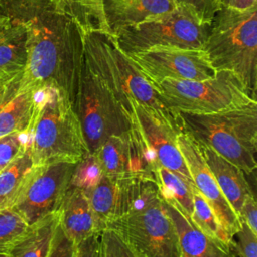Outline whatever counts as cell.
<instances>
[{"instance_id":"30","label":"cell","mask_w":257,"mask_h":257,"mask_svg":"<svg viewBox=\"0 0 257 257\" xmlns=\"http://www.w3.org/2000/svg\"><path fill=\"white\" fill-rule=\"evenodd\" d=\"M99 240L103 257H137L122 239L109 228L99 233Z\"/></svg>"},{"instance_id":"24","label":"cell","mask_w":257,"mask_h":257,"mask_svg":"<svg viewBox=\"0 0 257 257\" xmlns=\"http://www.w3.org/2000/svg\"><path fill=\"white\" fill-rule=\"evenodd\" d=\"M55 7L70 16L83 34L92 31L108 32L101 0H52Z\"/></svg>"},{"instance_id":"10","label":"cell","mask_w":257,"mask_h":257,"mask_svg":"<svg viewBox=\"0 0 257 257\" xmlns=\"http://www.w3.org/2000/svg\"><path fill=\"white\" fill-rule=\"evenodd\" d=\"M78 163L55 162L33 166L9 208L28 225L57 213Z\"/></svg>"},{"instance_id":"34","label":"cell","mask_w":257,"mask_h":257,"mask_svg":"<svg viewBox=\"0 0 257 257\" xmlns=\"http://www.w3.org/2000/svg\"><path fill=\"white\" fill-rule=\"evenodd\" d=\"M99 233L93 234L77 244L76 257H98Z\"/></svg>"},{"instance_id":"33","label":"cell","mask_w":257,"mask_h":257,"mask_svg":"<svg viewBox=\"0 0 257 257\" xmlns=\"http://www.w3.org/2000/svg\"><path fill=\"white\" fill-rule=\"evenodd\" d=\"M239 217L255 234H257V203L253 193H250L245 197Z\"/></svg>"},{"instance_id":"20","label":"cell","mask_w":257,"mask_h":257,"mask_svg":"<svg viewBox=\"0 0 257 257\" xmlns=\"http://www.w3.org/2000/svg\"><path fill=\"white\" fill-rule=\"evenodd\" d=\"M197 144L224 197L239 216L245 197L252 193L244 172L209 147Z\"/></svg>"},{"instance_id":"29","label":"cell","mask_w":257,"mask_h":257,"mask_svg":"<svg viewBox=\"0 0 257 257\" xmlns=\"http://www.w3.org/2000/svg\"><path fill=\"white\" fill-rule=\"evenodd\" d=\"M230 251L234 257H257V234L243 220L232 236Z\"/></svg>"},{"instance_id":"14","label":"cell","mask_w":257,"mask_h":257,"mask_svg":"<svg viewBox=\"0 0 257 257\" xmlns=\"http://www.w3.org/2000/svg\"><path fill=\"white\" fill-rule=\"evenodd\" d=\"M177 142L194 186L207 201L220 225L233 236L241 226V219L224 197L202 157L197 142L181 131L178 133Z\"/></svg>"},{"instance_id":"37","label":"cell","mask_w":257,"mask_h":257,"mask_svg":"<svg viewBox=\"0 0 257 257\" xmlns=\"http://www.w3.org/2000/svg\"><path fill=\"white\" fill-rule=\"evenodd\" d=\"M98 257H103V253H102L101 246H100V240H99V255H98Z\"/></svg>"},{"instance_id":"36","label":"cell","mask_w":257,"mask_h":257,"mask_svg":"<svg viewBox=\"0 0 257 257\" xmlns=\"http://www.w3.org/2000/svg\"><path fill=\"white\" fill-rule=\"evenodd\" d=\"M223 5L238 10H246L257 5V0H223Z\"/></svg>"},{"instance_id":"11","label":"cell","mask_w":257,"mask_h":257,"mask_svg":"<svg viewBox=\"0 0 257 257\" xmlns=\"http://www.w3.org/2000/svg\"><path fill=\"white\" fill-rule=\"evenodd\" d=\"M126 55L151 83L165 79L204 80L216 73L203 49L155 46Z\"/></svg>"},{"instance_id":"7","label":"cell","mask_w":257,"mask_h":257,"mask_svg":"<svg viewBox=\"0 0 257 257\" xmlns=\"http://www.w3.org/2000/svg\"><path fill=\"white\" fill-rule=\"evenodd\" d=\"M172 112L213 113L257 101L232 71L219 70L204 80L165 79L152 83Z\"/></svg>"},{"instance_id":"31","label":"cell","mask_w":257,"mask_h":257,"mask_svg":"<svg viewBox=\"0 0 257 257\" xmlns=\"http://www.w3.org/2000/svg\"><path fill=\"white\" fill-rule=\"evenodd\" d=\"M176 5H186L193 9L199 19L211 25L218 11L223 6V0H174Z\"/></svg>"},{"instance_id":"1","label":"cell","mask_w":257,"mask_h":257,"mask_svg":"<svg viewBox=\"0 0 257 257\" xmlns=\"http://www.w3.org/2000/svg\"><path fill=\"white\" fill-rule=\"evenodd\" d=\"M32 7L28 17L22 18L27 30V58L17 89L53 84L72 102L84 59V34L52 0H35Z\"/></svg>"},{"instance_id":"23","label":"cell","mask_w":257,"mask_h":257,"mask_svg":"<svg viewBox=\"0 0 257 257\" xmlns=\"http://www.w3.org/2000/svg\"><path fill=\"white\" fill-rule=\"evenodd\" d=\"M155 181L164 199L177 207L191 222L193 213V195L190 183L180 175L166 168L159 167L154 171Z\"/></svg>"},{"instance_id":"13","label":"cell","mask_w":257,"mask_h":257,"mask_svg":"<svg viewBox=\"0 0 257 257\" xmlns=\"http://www.w3.org/2000/svg\"><path fill=\"white\" fill-rule=\"evenodd\" d=\"M91 157L101 175L155 180L153 162L136 124L124 135L108 137Z\"/></svg>"},{"instance_id":"17","label":"cell","mask_w":257,"mask_h":257,"mask_svg":"<svg viewBox=\"0 0 257 257\" xmlns=\"http://www.w3.org/2000/svg\"><path fill=\"white\" fill-rule=\"evenodd\" d=\"M161 199L166 213L175 226L181 257H234L229 246L204 234L162 195Z\"/></svg>"},{"instance_id":"27","label":"cell","mask_w":257,"mask_h":257,"mask_svg":"<svg viewBox=\"0 0 257 257\" xmlns=\"http://www.w3.org/2000/svg\"><path fill=\"white\" fill-rule=\"evenodd\" d=\"M28 227L23 219L11 209H0V254H7Z\"/></svg>"},{"instance_id":"12","label":"cell","mask_w":257,"mask_h":257,"mask_svg":"<svg viewBox=\"0 0 257 257\" xmlns=\"http://www.w3.org/2000/svg\"><path fill=\"white\" fill-rule=\"evenodd\" d=\"M130 102L135 124L151 157L154 169L166 168L193 183L178 146V126L136 101Z\"/></svg>"},{"instance_id":"15","label":"cell","mask_w":257,"mask_h":257,"mask_svg":"<svg viewBox=\"0 0 257 257\" xmlns=\"http://www.w3.org/2000/svg\"><path fill=\"white\" fill-rule=\"evenodd\" d=\"M141 179L143 178L111 177L97 172L84 185H79L89 201L99 233L128 209Z\"/></svg>"},{"instance_id":"22","label":"cell","mask_w":257,"mask_h":257,"mask_svg":"<svg viewBox=\"0 0 257 257\" xmlns=\"http://www.w3.org/2000/svg\"><path fill=\"white\" fill-rule=\"evenodd\" d=\"M36 89H16L0 106V137L27 132L30 128L35 107Z\"/></svg>"},{"instance_id":"28","label":"cell","mask_w":257,"mask_h":257,"mask_svg":"<svg viewBox=\"0 0 257 257\" xmlns=\"http://www.w3.org/2000/svg\"><path fill=\"white\" fill-rule=\"evenodd\" d=\"M30 134L27 132H15L0 137V169L20 156L29 145Z\"/></svg>"},{"instance_id":"35","label":"cell","mask_w":257,"mask_h":257,"mask_svg":"<svg viewBox=\"0 0 257 257\" xmlns=\"http://www.w3.org/2000/svg\"><path fill=\"white\" fill-rule=\"evenodd\" d=\"M19 77L0 80V106L17 89Z\"/></svg>"},{"instance_id":"39","label":"cell","mask_w":257,"mask_h":257,"mask_svg":"<svg viewBox=\"0 0 257 257\" xmlns=\"http://www.w3.org/2000/svg\"><path fill=\"white\" fill-rule=\"evenodd\" d=\"M0 172H1V169H0Z\"/></svg>"},{"instance_id":"8","label":"cell","mask_w":257,"mask_h":257,"mask_svg":"<svg viewBox=\"0 0 257 257\" xmlns=\"http://www.w3.org/2000/svg\"><path fill=\"white\" fill-rule=\"evenodd\" d=\"M71 104L81 125L89 156L108 137L124 135L134 128L133 113L122 106L107 86L90 70L84 59Z\"/></svg>"},{"instance_id":"26","label":"cell","mask_w":257,"mask_h":257,"mask_svg":"<svg viewBox=\"0 0 257 257\" xmlns=\"http://www.w3.org/2000/svg\"><path fill=\"white\" fill-rule=\"evenodd\" d=\"M191 190L193 195V213L191 222L207 236L230 247L232 236L220 225L211 207L194 184L191 186Z\"/></svg>"},{"instance_id":"18","label":"cell","mask_w":257,"mask_h":257,"mask_svg":"<svg viewBox=\"0 0 257 257\" xmlns=\"http://www.w3.org/2000/svg\"><path fill=\"white\" fill-rule=\"evenodd\" d=\"M109 33L115 35L123 28L172 11L174 0H101Z\"/></svg>"},{"instance_id":"6","label":"cell","mask_w":257,"mask_h":257,"mask_svg":"<svg viewBox=\"0 0 257 257\" xmlns=\"http://www.w3.org/2000/svg\"><path fill=\"white\" fill-rule=\"evenodd\" d=\"M204 51L215 71L234 72L256 96L257 5L246 10L223 5L213 19Z\"/></svg>"},{"instance_id":"38","label":"cell","mask_w":257,"mask_h":257,"mask_svg":"<svg viewBox=\"0 0 257 257\" xmlns=\"http://www.w3.org/2000/svg\"><path fill=\"white\" fill-rule=\"evenodd\" d=\"M0 257H9L7 254H0Z\"/></svg>"},{"instance_id":"3","label":"cell","mask_w":257,"mask_h":257,"mask_svg":"<svg viewBox=\"0 0 257 257\" xmlns=\"http://www.w3.org/2000/svg\"><path fill=\"white\" fill-rule=\"evenodd\" d=\"M179 132L209 147L245 175L257 168V101L213 112H175Z\"/></svg>"},{"instance_id":"21","label":"cell","mask_w":257,"mask_h":257,"mask_svg":"<svg viewBox=\"0 0 257 257\" xmlns=\"http://www.w3.org/2000/svg\"><path fill=\"white\" fill-rule=\"evenodd\" d=\"M58 225V213H53L30 225L11 246L9 257H47Z\"/></svg>"},{"instance_id":"16","label":"cell","mask_w":257,"mask_h":257,"mask_svg":"<svg viewBox=\"0 0 257 257\" xmlns=\"http://www.w3.org/2000/svg\"><path fill=\"white\" fill-rule=\"evenodd\" d=\"M58 223L76 245L99 233L93 211L82 187L71 182L57 211Z\"/></svg>"},{"instance_id":"4","label":"cell","mask_w":257,"mask_h":257,"mask_svg":"<svg viewBox=\"0 0 257 257\" xmlns=\"http://www.w3.org/2000/svg\"><path fill=\"white\" fill-rule=\"evenodd\" d=\"M83 46L84 60L90 70L130 113V101L134 100L177 125L175 112L163 104L154 85L119 49L112 34L103 31L88 32L84 34Z\"/></svg>"},{"instance_id":"19","label":"cell","mask_w":257,"mask_h":257,"mask_svg":"<svg viewBox=\"0 0 257 257\" xmlns=\"http://www.w3.org/2000/svg\"><path fill=\"white\" fill-rule=\"evenodd\" d=\"M27 30L22 18L0 16V80L21 75L27 58Z\"/></svg>"},{"instance_id":"2","label":"cell","mask_w":257,"mask_h":257,"mask_svg":"<svg viewBox=\"0 0 257 257\" xmlns=\"http://www.w3.org/2000/svg\"><path fill=\"white\" fill-rule=\"evenodd\" d=\"M29 134L35 166L55 162L79 163L89 156L68 95L53 84L36 89Z\"/></svg>"},{"instance_id":"5","label":"cell","mask_w":257,"mask_h":257,"mask_svg":"<svg viewBox=\"0 0 257 257\" xmlns=\"http://www.w3.org/2000/svg\"><path fill=\"white\" fill-rule=\"evenodd\" d=\"M106 228L113 230L137 257H181L175 226L154 179L140 180L128 209Z\"/></svg>"},{"instance_id":"9","label":"cell","mask_w":257,"mask_h":257,"mask_svg":"<svg viewBox=\"0 0 257 257\" xmlns=\"http://www.w3.org/2000/svg\"><path fill=\"white\" fill-rule=\"evenodd\" d=\"M210 27L199 19L193 9L177 5L170 12L123 28L113 36L124 54L155 46L204 50Z\"/></svg>"},{"instance_id":"32","label":"cell","mask_w":257,"mask_h":257,"mask_svg":"<svg viewBox=\"0 0 257 257\" xmlns=\"http://www.w3.org/2000/svg\"><path fill=\"white\" fill-rule=\"evenodd\" d=\"M76 251L77 245L65 235L58 223L47 257H76Z\"/></svg>"},{"instance_id":"25","label":"cell","mask_w":257,"mask_h":257,"mask_svg":"<svg viewBox=\"0 0 257 257\" xmlns=\"http://www.w3.org/2000/svg\"><path fill=\"white\" fill-rule=\"evenodd\" d=\"M34 163L29 145L25 151L0 172V209H8L15 201L21 186Z\"/></svg>"}]
</instances>
